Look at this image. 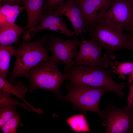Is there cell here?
Returning <instances> with one entry per match:
<instances>
[{
    "mask_svg": "<svg viewBox=\"0 0 133 133\" xmlns=\"http://www.w3.org/2000/svg\"><path fill=\"white\" fill-rule=\"evenodd\" d=\"M47 36L32 42L24 41L16 49L13 55L16 61L9 82L13 83L16 78L27 77L30 71L40 63L52 58L47 52L46 47Z\"/></svg>",
    "mask_w": 133,
    "mask_h": 133,
    "instance_id": "cell-1",
    "label": "cell"
},
{
    "mask_svg": "<svg viewBox=\"0 0 133 133\" xmlns=\"http://www.w3.org/2000/svg\"><path fill=\"white\" fill-rule=\"evenodd\" d=\"M113 66L105 70L91 66H72L70 71L66 74L70 84L107 87L122 98L125 85L123 83H117L112 79L111 74L114 69Z\"/></svg>",
    "mask_w": 133,
    "mask_h": 133,
    "instance_id": "cell-2",
    "label": "cell"
},
{
    "mask_svg": "<svg viewBox=\"0 0 133 133\" xmlns=\"http://www.w3.org/2000/svg\"><path fill=\"white\" fill-rule=\"evenodd\" d=\"M88 32L91 39L106 51L111 59H116L115 53L119 50H133V44L128 33H124L101 19L92 25Z\"/></svg>",
    "mask_w": 133,
    "mask_h": 133,
    "instance_id": "cell-3",
    "label": "cell"
},
{
    "mask_svg": "<svg viewBox=\"0 0 133 133\" xmlns=\"http://www.w3.org/2000/svg\"><path fill=\"white\" fill-rule=\"evenodd\" d=\"M57 63L52 56L31 70L27 77L30 83V92L37 89H45L52 91L59 99L62 98L61 87L67 78L66 74L62 73L59 69Z\"/></svg>",
    "mask_w": 133,
    "mask_h": 133,
    "instance_id": "cell-4",
    "label": "cell"
},
{
    "mask_svg": "<svg viewBox=\"0 0 133 133\" xmlns=\"http://www.w3.org/2000/svg\"><path fill=\"white\" fill-rule=\"evenodd\" d=\"M68 94L64 96L65 100L72 103L74 107L84 113L91 111L104 118L103 111L99 107L100 100L105 93L113 92L105 87H95L86 85H74L69 83L66 85Z\"/></svg>",
    "mask_w": 133,
    "mask_h": 133,
    "instance_id": "cell-5",
    "label": "cell"
},
{
    "mask_svg": "<svg viewBox=\"0 0 133 133\" xmlns=\"http://www.w3.org/2000/svg\"><path fill=\"white\" fill-rule=\"evenodd\" d=\"M81 37L82 40L79 41L78 45L80 50L72 60V66H91L103 69L114 65L107 54L101 56L102 48L94 40L91 39L85 40L83 35Z\"/></svg>",
    "mask_w": 133,
    "mask_h": 133,
    "instance_id": "cell-6",
    "label": "cell"
},
{
    "mask_svg": "<svg viewBox=\"0 0 133 133\" xmlns=\"http://www.w3.org/2000/svg\"><path fill=\"white\" fill-rule=\"evenodd\" d=\"M133 105L120 108L111 104L103 111L104 120L101 125L105 133H133Z\"/></svg>",
    "mask_w": 133,
    "mask_h": 133,
    "instance_id": "cell-7",
    "label": "cell"
},
{
    "mask_svg": "<svg viewBox=\"0 0 133 133\" xmlns=\"http://www.w3.org/2000/svg\"><path fill=\"white\" fill-rule=\"evenodd\" d=\"M79 41L76 38L73 40H64L53 35L47 36V50L50 51L57 63L65 64L64 71L66 73L71 69L73 59L78 53L77 48Z\"/></svg>",
    "mask_w": 133,
    "mask_h": 133,
    "instance_id": "cell-8",
    "label": "cell"
},
{
    "mask_svg": "<svg viewBox=\"0 0 133 133\" xmlns=\"http://www.w3.org/2000/svg\"><path fill=\"white\" fill-rule=\"evenodd\" d=\"M101 19L122 32L133 23V0H114Z\"/></svg>",
    "mask_w": 133,
    "mask_h": 133,
    "instance_id": "cell-9",
    "label": "cell"
},
{
    "mask_svg": "<svg viewBox=\"0 0 133 133\" xmlns=\"http://www.w3.org/2000/svg\"><path fill=\"white\" fill-rule=\"evenodd\" d=\"M53 11L66 16L73 28L76 37L82 35L88 29L83 13L75 0H66L60 3Z\"/></svg>",
    "mask_w": 133,
    "mask_h": 133,
    "instance_id": "cell-10",
    "label": "cell"
},
{
    "mask_svg": "<svg viewBox=\"0 0 133 133\" xmlns=\"http://www.w3.org/2000/svg\"><path fill=\"white\" fill-rule=\"evenodd\" d=\"M81 10L88 30L93 24L100 19L114 0H75Z\"/></svg>",
    "mask_w": 133,
    "mask_h": 133,
    "instance_id": "cell-11",
    "label": "cell"
},
{
    "mask_svg": "<svg viewBox=\"0 0 133 133\" xmlns=\"http://www.w3.org/2000/svg\"><path fill=\"white\" fill-rule=\"evenodd\" d=\"M62 16L55 13L53 11H46L42 15L40 23L30 30L28 33L23 36L24 39L29 40L31 36H34L37 32L45 30L53 25H56L60 27L63 31L64 34L67 37L73 36L74 34V31L70 30L67 28L63 21Z\"/></svg>",
    "mask_w": 133,
    "mask_h": 133,
    "instance_id": "cell-12",
    "label": "cell"
},
{
    "mask_svg": "<svg viewBox=\"0 0 133 133\" xmlns=\"http://www.w3.org/2000/svg\"><path fill=\"white\" fill-rule=\"evenodd\" d=\"M45 0H23L22 3L26 9L28 22L24 27L27 31L23 36L26 35L30 30L38 25L41 22Z\"/></svg>",
    "mask_w": 133,
    "mask_h": 133,
    "instance_id": "cell-13",
    "label": "cell"
},
{
    "mask_svg": "<svg viewBox=\"0 0 133 133\" xmlns=\"http://www.w3.org/2000/svg\"><path fill=\"white\" fill-rule=\"evenodd\" d=\"M11 83L0 76V91H3L10 94H12L22 100L25 103L38 114L42 112L41 108H35L32 106L24 98L28 90V87L22 81L18 82L12 85Z\"/></svg>",
    "mask_w": 133,
    "mask_h": 133,
    "instance_id": "cell-14",
    "label": "cell"
},
{
    "mask_svg": "<svg viewBox=\"0 0 133 133\" xmlns=\"http://www.w3.org/2000/svg\"><path fill=\"white\" fill-rule=\"evenodd\" d=\"M25 29L15 23L0 26V45H11L17 43Z\"/></svg>",
    "mask_w": 133,
    "mask_h": 133,
    "instance_id": "cell-15",
    "label": "cell"
},
{
    "mask_svg": "<svg viewBox=\"0 0 133 133\" xmlns=\"http://www.w3.org/2000/svg\"><path fill=\"white\" fill-rule=\"evenodd\" d=\"M0 6V26L15 23L19 14L24 9V6L18 4L5 3Z\"/></svg>",
    "mask_w": 133,
    "mask_h": 133,
    "instance_id": "cell-16",
    "label": "cell"
},
{
    "mask_svg": "<svg viewBox=\"0 0 133 133\" xmlns=\"http://www.w3.org/2000/svg\"><path fill=\"white\" fill-rule=\"evenodd\" d=\"M16 49L11 45H0V76L6 79L11 57Z\"/></svg>",
    "mask_w": 133,
    "mask_h": 133,
    "instance_id": "cell-17",
    "label": "cell"
},
{
    "mask_svg": "<svg viewBox=\"0 0 133 133\" xmlns=\"http://www.w3.org/2000/svg\"><path fill=\"white\" fill-rule=\"evenodd\" d=\"M66 121L70 128L75 132L93 133L91 131L87 120L83 114L73 116Z\"/></svg>",
    "mask_w": 133,
    "mask_h": 133,
    "instance_id": "cell-18",
    "label": "cell"
},
{
    "mask_svg": "<svg viewBox=\"0 0 133 133\" xmlns=\"http://www.w3.org/2000/svg\"><path fill=\"white\" fill-rule=\"evenodd\" d=\"M114 63L116 66L114 65L113 73L118 75L120 79H125V76L129 74L133 69V61L122 63L116 61Z\"/></svg>",
    "mask_w": 133,
    "mask_h": 133,
    "instance_id": "cell-19",
    "label": "cell"
},
{
    "mask_svg": "<svg viewBox=\"0 0 133 133\" xmlns=\"http://www.w3.org/2000/svg\"><path fill=\"white\" fill-rule=\"evenodd\" d=\"M17 113L15 106L6 105L0 106V128Z\"/></svg>",
    "mask_w": 133,
    "mask_h": 133,
    "instance_id": "cell-20",
    "label": "cell"
},
{
    "mask_svg": "<svg viewBox=\"0 0 133 133\" xmlns=\"http://www.w3.org/2000/svg\"><path fill=\"white\" fill-rule=\"evenodd\" d=\"M6 105H19L29 111H31L32 110L26 104L20 103L11 98L10 94L0 91V106Z\"/></svg>",
    "mask_w": 133,
    "mask_h": 133,
    "instance_id": "cell-21",
    "label": "cell"
},
{
    "mask_svg": "<svg viewBox=\"0 0 133 133\" xmlns=\"http://www.w3.org/2000/svg\"><path fill=\"white\" fill-rule=\"evenodd\" d=\"M20 116V114L17 113L0 127L3 133H17Z\"/></svg>",
    "mask_w": 133,
    "mask_h": 133,
    "instance_id": "cell-22",
    "label": "cell"
},
{
    "mask_svg": "<svg viewBox=\"0 0 133 133\" xmlns=\"http://www.w3.org/2000/svg\"><path fill=\"white\" fill-rule=\"evenodd\" d=\"M66 0H45L43 14L47 10L53 11L62 2Z\"/></svg>",
    "mask_w": 133,
    "mask_h": 133,
    "instance_id": "cell-23",
    "label": "cell"
},
{
    "mask_svg": "<svg viewBox=\"0 0 133 133\" xmlns=\"http://www.w3.org/2000/svg\"><path fill=\"white\" fill-rule=\"evenodd\" d=\"M129 93L127 99V105H133V83L129 87Z\"/></svg>",
    "mask_w": 133,
    "mask_h": 133,
    "instance_id": "cell-24",
    "label": "cell"
},
{
    "mask_svg": "<svg viewBox=\"0 0 133 133\" xmlns=\"http://www.w3.org/2000/svg\"><path fill=\"white\" fill-rule=\"evenodd\" d=\"M23 0H0V2L9 3L13 4H18L22 3Z\"/></svg>",
    "mask_w": 133,
    "mask_h": 133,
    "instance_id": "cell-25",
    "label": "cell"
},
{
    "mask_svg": "<svg viewBox=\"0 0 133 133\" xmlns=\"http://www.w3.org/2000/svg\"><path fill=\"white\" fill-rule=\"evenodd\" d=\"M125 28L126 31L129 32L128 33L131 38H133V23Z\"/></svg>",
    "mask_w": 133,
    "mask_h": 133,
    "instance_id": "cell-26",
    "label": "cell"
},
{
    "mask_svg": "<svg viewBox=\"0 0 133 133\" xmlns=\"http://www.w3.org/2000/svg\"><path fill=\"white\" fill-rule=\"evenodd\" d=\"M133 82V69L129 74L128 76V83H131Z\"/></svg>",
    "mask_w": 133,
    "mask_h": 133,
    "instance_id": "cell-27",
    "label": "cell"
},
{
    "mask_svg": "<svg viewBox=\"0 0 133 133\" xmlns=\"http://www.w3.org/2000/svg\"><path fill=\"white\" fill-rule=\"evenodd\" d=\"M131 40L132 42V43H133V38H131Z\"/></svg>",
    "mask_w": 133,
    "mask_h": 133,
    "instance_id": "cell-28",
    "label": "cell"
}]
</instances>
